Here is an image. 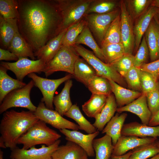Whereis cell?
Segmentation results:
<instances>
[{"label": "cell", "instance_id": "obj_1", "mask_svg": "<svg viewBox=\"0 0 159 159\" xmlns=\"http://www.w3.org/2000/svg\"><path fill=\"white\" fill-rule=\"evenodd\" d=\"M19 33L38 51L59 33L62 17L56 0H18Z\"/></svg>", "mask_w": 159, "mask_h": 159}, {"label": "cell", "instance_id": "obj_2", "mask_svg": "<svg viewBox=\"0 0 159 159\" xmlns=\"http://www.w3.org/2000/svg\"><path fill=\"white\" fill-rule=\"evenodd\" d=\"M34 112L13 110L3 114L0 123V133L7 148H16L19 138L39 120Z\"/></svg>", "mask_w": 159, "mask_h": 159}, {"label": "cell", "instance_id": "obj_3", "mask_svg": "<svg viewBox=\"0 0 159 159\" xmlns=\"http://www.w3.org/2000/svg\"><path fill=\"white\" fill-rule=\"evenodd\" d=\"M61 137L56 131L39 120L19 138L17 143L22 145V148L24 149L40 144L50 146Z\"/></svg>", "mask_w": 159, "mask_h": 159}, {"label": "cell", "instance_id": "obj_4", "mask_svg": "<svg viewBox=\"0 0 159 159\" xmlns=\"http://www.w3.org/2000/svg\"><path fill=\"white\" fill-rule=\"evenodd\" d=\"M56 1L62 19L59 29L60 32L84 18L92 0H57Z\"/></svg>", "mask_w": 159, "mask_h": 159}, {"label": "cell", "instance_id": "obj_5", "mask_svg": "<svg viewBox=\"0 0 159 159\" xmlns=\"http://www.w3.org/2000/svg\"><path fill=\"white\" fill-rule=\"evenodd\" d=\"M79 54L95 70L97 75L111 80L120 85L126 87L127 84L124 79L111 65L104 62L94 53L80 44L73 46Z\"/></svg>", "mask_w": 159, "mask_h": 159}, {"label": "cell", "instance_id": "obj_6", "mask_svg": "<svg viewBox=\"0 0 159 159\" xmlns=\"http://www.w3.org/2000/svg\"><path fill=\"white\" fill-rule=\"evenodd\" d=\"M79 57L73 46H62L52 59L45 64L43 72L46 77L60 71L73 75L75 62Z\"/></svg>", "mask_w": 159, "mask_h": 159}, {"label": "cell", "instance_id": "obj_7", "mask_svg": "<svg viewBox=\"0 0 159 159\" xmlns=\"http://www.w3.org/2000/svg\"><path fill=\"white\" fill-rule=\"evenodd\" d=\"M34 85V82L32 80L24 87L13 90L8 94L1 104L0 114L14 107L26 108L34 112L37 107L32 103L30 98V92Z\"/></svg>", "mask_w": 159, "mask_h": 159}, {"label": "cell", "instance_id": "obj_8", "mask_svg": "<svg viewBox=\"0 0 159 159\" xmlns=\"http://www.w3.org/2000/svg\"><path fill=\"white\" fill-rule=\"evenodd\" d=\"M34 82V85L40 90L43 98L41 101L43 102L46 107L54 110L53 100L55 92L58 87L62 83L71 79L72 75L69 74L64 77L56 79H49L43 78L32 73L28 75Z\"/></svg>", "mask_w": 159, "mask_h": 159}, {"label": "cell", "instance_id": "obj_9", "mask_svg": "<svg viewBox=\"0 0 159 159\" xmlns=\"http://www.w3.org/2000/svg\"><path fill=\"white\" fill-rule=\"evenodd\" d=\"M120 13L119 10L116 9L106 14H86L84 18L91 33L101 44L107 29Z\"/></svg>", "mask_w": 159, "mask_h": 159}, {"label": "cell", "instance_id": "obj_10", "mask_svg": "<svg viewBox=\"0 0 159 159\" xmlns=\"http://www.w3.org/2000/svg\"><path fill=\"white\" fill-rule=\"evenodd\" d=\"M46 64L41 59L31 60L22 57L14 62H1L0 65L12 72L17 79L23 82L24 78L32 73L43 72Z\"/></svg>", "mask_w": 159, "mask_h": 159}, {"label": "cell", "instance_id": "obj_11", "mask_svg": "<svg viewBox=\"0 0 159 159\" xmlns=\"http://www.w3.org/2000/svg\"><path fill=\"white\" fill-rule=\"evenodd\" d=\"M37 117L59 130L67 129L78 130V125L64 118L57 111L47 108L44 103L40 102L34 112Z\"/></svg>", "mask_w": 159, "mask_h": 159}, {"label": "cell", "instance_id": "obj_12", "mask_svg": "<svg viewBox=\"0 0 159 159\" xmlns=\"http://www.w3.org/2000/svg\"><path fill=\"white\" fill-rule=\"evenodd\" d=\"M121 30L125 54H132L135 47L132 19L128 11L125 1H120Z\"/></svg>", "mask_w": 159, "mask_h": 159}, {"label": "cell", "instance_id": "obj_13", "mask_svg": "<svg viewBox=\"0 0 159 159\" xmlns=\"http://www.w3.org/2000/svg\"><path fill=\"white\" fill-rule=\"evenodd\" d=\"M59 139L50 146L42 145L40 148L33 147L28 149L18 147L11 150V159H52V155L59 146Z\"/></svg>", "mask_w": 159, "mask_h": 159}, {"label": "cell", "instance_id": "obj_14", "mask_svg": "<svg viewBox=\"0 0 159 159\" xmlns=\"http://www.w3.org/2000/svg\"><path fill=\"white\" fill-rule=\"evenodd\" d=\"M59 131L65 136V139L67 141L79 145L85 150L88 156H95V153L92 143L93 140L99 134V131L88 134H84L77 130L67 129L60 130Z\"/></svg>", "mask_w": 159, "mask_h": 159}, {"label": "cell", "instance_id": "obj_15", "mask_svg": "<svg viewBox=\"0 0 159 159\" xmlns=\"http://www.w3.org/2000/svg\"><path fill=\"white\" fill-rule=\"evenodd\" d=\"M156 138H141L134 136L121 135L114 145L112 155H123L128 151L141 145L154 142Z\"/></svg>", "mask_w": 159, "mask_h": 159}, {"label": "cell", "instance_id": "obj_16", "mask_svg": "<svg viewBox=\"0 0 159 159\" xmlns=\"http://www.w3.org/2000/svg\"><path fill=\"white\" fill-rule=\"evenodd\" d=\"M118 113L127 112L133 113L140 118L142 124L148 125L151 117L149 109L146 95L143 94L138 98L124 106L117 107Z\"/></svg>", "mask_w": 159, "mask_h": 159}, {"label": "cell", "instance_id": "obj_17", "mask_svg": "<svg viewBox=\"0 0 159 159\" xmlns=\"http://www.w3.org/2000/svg\"><path fill=\"white\" fill-rule=\"evenodd\" d=\"M67 30V29H66L61 31L39 50L34 53L37 59L41 60L46 64L52 60L61 48Z\"/></svg>", "mask_w": 159, "mask_h": 159}, {"label": "cell", "instance_id": "obj_18", "mask_svg": "<svg viewBox=\"0 0 159 159\" xmlns=\"http://www.w3.org/2000/svg\"><path fill=\"white\" fill-rule=\"evenodd\" d=\"M157 10L158 9L156 8L151 6L136 19L134 26H133L135 50H138L142 38L151 21L156 14Z\"/></svg>", "mask_w": 159, "mask_h": 159}, {"label": "cell", "instance_id": "obj_19", "mask_svg": "<svg viewBox=\"0 0 159 159\" xmlns=\"http://www.w3.org/2000/svg\"><path fill=\"white\" fill-rule=\"evenodd\" d=\"M121 135L157 138L159 135V126L152 127L136 122H131L124 125Z\"/></svg>", "mask_w": 159, "mask_h": 159}, {"label": "cell", "instance_id": "obj_20", "mask_svg": "<svg viewBox=\"0 0 159 159\" xmlns=\"http://www.w3.org/2000/svg\"><path fill=\"white\" fill-rule=\"evenodd\" d=\"M88 156L81 147L70 141L59 146L52 155V159H88Z\"/></svg>", "mask_w": 159, "mask_h": 159}, {"label": "cell", "instance_id": "obj_21", "mask_svg": "<svg viewBox=\"0 0 159 159\" xmlns=\"http://www.w3.org/2000/svg\"><path fill=\"white\" fill-rule=\"evenodd\" d=\"M18 31L17 18L6 19L0 15V39L1 48L8 49L11 41Z\"/></svg>", "mask_w": 159, "mask_h": 159}, {"label": "cell", "instance_id": "obj_22", "mask_svg": "<svg viewBox=\"0 0 159 159\" xmlns=\"http://www.w3.org/2000/svg\"><path fill=\"white\" fill-rule=\"evenodd\" d=\"M117 108L115 97L112 93L108 96L104 106L95 118L93 125L98 130H102L105 125L114 116Z\"/></svg>", "mask_w": 159, "mask_h": 159}, {"label": "cell", "instance_id": "obj_23", "mask_svg": "<svg viewBox=\"0 0 159 159\" xmlns=\"http://www.w3.org/2000/svg\"><path fill=\"white\" fill-rule=\"evenodd\" d=\"M109 80L118 107H121L129 104L142 94V92L127 89L112 80Z\"/></svg>", "mask_w": 159, "mask_h": 159}, {"label": "cell", "instance_id": "obj_24", "mask_svg": "<svg viewBox=\"0 0 159 159\" xmlns=\"http://www.w3.org/2000/svg\"><path fill=\"white\" fill-rule=\"evenodd\" d=\"M7 50L14 53L19 59L29 57L32 60H37L32 47L19 31L15 34Z\"/></svg>", "mask_w": 159, "mask_h": 159}, {"label": "cell", "instance_id": "obj_25", "mask_svg": "<svg viewBox=\"0 0 159 159\" xmlns=\"http://www.w3.org/2000/svg\"><path fill=\"white\" fill-rule=\"evenodd\" d=\"M8 70L0 65V103L5 97L13 90L25 86V83L13 79L7 73Z\"/></svg>", "mask_w": 159, "mask_h": 159}, {"label": "cell", "instance_id": "obj_26", "mask_svg": "<svg viewBox=\"0 0 159 159\" xmlns=\"http://www.w3.org/2000/svg\"><path fill=\"white\" fill-rule=\"evenodd\" d=\"M97 75L94 69L83 58L79 57L74 66L73 77L87 87L90 81Z\"/></svg>", "mask_w": 159, "mask_h": 159}, {"label": "cell", "instance_id": "obj_27", "mask_svg": "<svg viewBox=\"0 0 159 159\" xmlns=\"http://www.w3.org/2000/svg\"><path fill=\"white\" fill-rule=\"evenodd\" d=\"M127 116L126 113L119 114L116 113L114 116L102 131V133H105L110 136L113 145L116 143L121 135V131L124 122Z\"/></svg>", "mask_w": 159, "mask_h": 159}, {"label": "cell", "instance_id": "obj_28", "mask_svg": "<svg viewBox=\"0 0 159 159\" xmlns=\"http://www.w3.org/2000/svg\"><path fill=\"white\" fill-rule=\"evenodd\" d=\"M72 86V81L69 80L65 82L61 92L54 97L53 103L55 110L62 116L68 111L72 105L70 92Z\"/></svg>", "mask_w": 159, "mask_h": 159}, {"label": "cell", "instance_id": "obj_29", "mask_svg": "<svg viewBox=\"0 0 159 159\" xmlns=\"http://www.w3.org/2000/svg\"><path fill=\"white\" fill-rule=\"evenodd\" d=\"M92 145L95 154V159H111L114 145L110 136L105 134L100 138L95 139Z\"/></svg>", "mask_w": 159, "mask_h": 159}, {"label": "cell", "instance_id": "obj_30", "mask_svg": "<svg viewBox=\"0 0 159 159\" xmlns=\"http://www.w3.org/2000/svg\"><path fill=\"white\" fill-rule=\"evenodd\" d=\"M107 96L92 94L90 99L82 105V110L88 117L95 118L104 106Z\"/></svg>", "mask_w": 159, "mask_h": 159}, {"label": "cell", "instance_id": "obj_31", "mask_svg": "<svg viewBox=\"0 0 159 159\" xmlns=\"http://www.w3.org/2000/svg\"><path fill=\"white\" fill-rule=\"evenodd\" d=\"M122 43L120 13L111 22L105 33L101 46Z\"/></svg>", "mask_w": 159, "mask_h": 159}, {"label": "cell", "instance_id": "obj_32", "mask_svg": "<svg viewBox=\"0 0 159 159\" xmlns=\"http://www.w3.org/2000/svg\"><path fill=\"white\" fill-rule=\"evenodd\" d=\"M80 44L85 45L90 47L97 57L105 63L102 49L98 45L87 25L85 27L75 41V44Z\"/></svg>", "mask_w": 159, "mask_h": 159}, {"label": "cell", "instance_id": "obj_33", "mask_svg": "<svg viewBox=\"0 0 159 159\" xmlns=\"http://www.w3.org/2000/svg\"><path fill=\"white\" fill-rule=\"evenodd\" d=\"M64 115L74 120L79 126V129L84 131L88 134H92L97 131V129L84 116L76 104L72 105Z\"/></svg>", "mask_w": 159, "mask_h": 159}, {"label": "cell", "instance_id": "obj_34", "mask_svg": "<svg viewBox=\"0 0 159 159\" xmlns=\"http://www.w3.org/2000/svg\"><path fill=\"white\" fill-rule=\"evenodd\" d=\"M87 87L92 94L108 96L112 93L109 80L97 75L90 81Z\"/></svg>", "mask_w": 159, "mask_h": 159}, {"label": "cell", "instance_id": "obj_35", "mask_svg": "<svg viewBox=\"0 0 159 159\" xmlns=\"http://www.w3.org/2000/svg\"><path fill=\"white\" fill-rule=\"evenodd\" d=\"M105 63L110 65L115 62L125 54L122 43L109 44L101 46Z\"/></svg>", "mask_w": 159, "mask_h": 159}, {"label": "cell", "instance_id": "obj_36", "mask_svg": "<svg viewBox=\"0 0 159 159\" xmlns=\"http://www.w3.org/2000/svg\"><path fill=\"white\" fill-rule=\"evenodd\" d=\"M144 36L151 62L158 59H159V52L153 18L145 32Z\"/></svg>", "mask_w": 159, "mask_h": 159}, {"label": "cell", "instance_id": "obj_37", "mask_svg": "<svg viewBox=\"0 0 159 159\" xmlns=\"http://www.w3.org/2000/svg\"><path fill=\"white\" fill-rule=\"evenodd\" d=\"M87 25L86 21L84 18L69 26L63 38L62 46H73L77 38Z\"/></svg>", "mask_w": 159, "mask_h": 159}, {"label": "cell", "instance_id": "obj_38", "mask_svg": "<svg viewBox=\"0 0 159 159\" xmlns=\"http://www.w3.org/2000/svg\"><path fill=\"white\" fill-rule=\"evenodd\" d=\"M117 3L114 0H92L86 14L92 13L104 14L116 9Z\"/></svg>", "mask_w": 159, "mask_h": 159}, {"label": "cell", "instance_id": "obj_39", "mask_svg": "<svg viewBox=\"0 0 159 159\" xmlns=\"http://www.w3.org/2000/svg\"><path fill=\"white\" fill-rule=\"evenodd\" d=\"M155 142L133 149L128 159H147L157 155L159 150Z\"/></svg>", "mask_w": 159, "mask_h": 159}, {"label": "cell", "instance_id": "obj_40", "mask_svg": "<svg viewBox=\"0 0 159 159\" xmlns=\"http://www.w3.org/2000/svg\"><path fill=\"white\" fill-rule=\"evenodd\" d=\"M151 0H131L126 1L128 11L132 19H137L143 14L151 5Z\"/></svg>", "mask_w": 159, "mask_h": 159}, {"label": "cell", "instance_id": "obj_41", "mask_svg": "<svg viewBox=\"0 0 159 159\" xmlns=\"http://www.w3.org/2000/svg\"><path fill=\"white\" fill-rule=\"evenodd\" d=\"M134 56L125 54L118 61L111 64L123 77L134 66Z\"/></svg>", "mask_w": 159, "mask_h": 159}, {"label": "cell", "instance_id": "obj_42", "mask_svg": "<svg viewBox=\"0 0 159 159\" xmlns=\"http://www.w3.org/2000/svg\"><path fill=\"white\" fill-rule=\"evenodd\" d=\"M17 0H0V13L4 18H17L18 16Z\"/></svg>", "mask_w": 159, "mask_h": 159}, {"label": "cell", "instance_id": "obj_43", "mask_svg": "<svg viewBox=\"0 0 159 159\" xmlns=\"http://www.w3.org/2000/svg\"><path fill=\"white\" fill-rule=\"evenodd\" d=\"M140 69L133 66L127 72L124 78L131 90L142 92L140 82Z\"/></svg>", "mask_w": 159, "mask_h": 159}, {"label": "cell", "instance_id": "obj_44", "mask_svg": "<svg viewBox=\"0 0 159 159\" xmlns=\"http://www.w3.org/2000/svg\"><path fill=\"white\" fill-rule=\"evenodd\" d=\"M149 55V51L144 35L143 36L136 53L134 56V66L139 68L146 63Z\"/></svg>", "mask_w": 159, "mask_h": 159}, {"label": "cell", "instance_id": "obj_45", "mask_svg": "<svg viewBox=\"0 0 159 159\" xmlns=\"http://www.w3.org/2000/svg\"><path fill=\"white\" fill-rule=\"evenodd\" d=\"M140 82L143 94L146 95L157 89V82L153 76L149 73L141 70Z\"/></svg>", "mask_w": 159, "mask_h": 159}, {"label": "cell", "instance_id": "obj_46", "mask_svg": "<svg viewBox=\"0 0 159 159\" xmlns=\"http://www.w3.org/2000/svg\"><path fill=\"white\" fill-rule=\"evenodd\" d=\"M146 96L152 116L159 110V90L157 89L147 93Z\"/></svg>", "mask_w": 159, "mask_h": 159}, {"label": "cell", "instance_id": "obj_47", "mask_svg": "<svg viewBox=\"0 0 159 159\" xmlns=\"http://www.w3.org/2000/svg\"><path fill=\"white\" fill-rule=\"evenodd\" d=\"M139 68L151 74L157 82L159 80V59L150 63H145Z\"/></svg>", "mask_w": 159, "mask_h": 159}, {"label": "cell", "instance_id": "obj_48", "mask_svg": "<svg viewBox=\"0 0 159 159\" xmlns=\"http://www.w3.org/2000/svg\"><path fill=\"white\" fill-rule=\"evenodd\" d=\"M19 59L18 57L14 53L9 51L0 48V60H15Z\"/></svg>", "mask_w": 159, "mask_h": 159}, {"label": "cell", "instance_id": "obj_49", "mask_svg": "<svg viewBox=\"0 0 159 159\" xmlns=\"http://www.w3.org/2000/svg\"><path fill=\"white\" fill-rule=\"evenodd\" d=\"M148 126L152 127L159 126V110L151 116Z\"/></svg>", "mask_w": 159, "mask_h": 159}, {"label": "cell", "instance_id": "obj_50", "mask_svg": "<svg viewBox=\"0 0 159 159\" xmlns=\"http://www.w3.org/2000/svg\"><path fill=\"white\" fill-rule=\"evenodd\" d=\"M153 19L155 21V29L158 49L159 59V22L155 16V15L154 16Z\"/></svg>", "mask_w": 159, "mask_h": 159}, {"label": "cell", "instance_id": "obj_51", "mask_svg": "<svg viewBox=\"0 0 159 159\" xmlns=\"http://www.w3.org/2000/svg\"><path fill=\"white\" fill-rule=\"evenodd\" d=\"M132 152V151L131 150L126 154L121 156H116L112 155L110 159H128L131 155Z\"/></svg>", "mask_w": 159, "mask_h": 159}, {"label": "cell", "instance_id": "obj_52", "mask_svg": "<svg viewBox=\"0 0 159 159\" xmlns=\"http://www.w3.org/2000/svg\"><path fill=\"white\" fill-rule=\"evenodd\" d=\"M150 6H154L159 10V0H152Z\"/></svg>", "mask_w": 159, "mask_h": 159}, {"label": "cell", "instance_id": "obj_53", "mask_svg": "<svg viewBox=\"0 0 159 159\" xmlns=\"http://www.w3.org/2000/svg\"><path fill=\"white\" fill-rule=\"evenodd\" d=\"M0 147L3 148H6L5 142L1 137H0Z\"/></svg>", "mask_w": 159, "mask_h": 159}, {"label": "cell", "instance_id": "obj_54", "mask_svg": "<svg viewBox=\"0 0 159 159\" xmlns=\"http://www.w3.org/2000/svg\"><path fill=\"white\" fill-rule=\"evenodd\" d=\"M150 159H159V153L152 157Z\"/></svg>", "mask_w": 159, "mask_h": 159}, {"label": "cell", "instance_id": "obj_55", "mask_svg": "<svg viewBox=\"0 0 159 159\" xmlns=\"http://www.w3.org/2000/svg\"><path fill=\"white\" fill-rule=\"evenodd\" d=\"M4 153L1 149L0 150V159H4Z\"/></svg>", "mask_w": 159, "mask_h": 159}, {"label": "cell", "instance_id": "obj_56", "mask_svg": "<svg viewBox=\"0 0 159 159\" xmlns=\"http://www.w3.org/2000/svg\"><path fill=\"white\" fill-rule=\"evenodd\" d=\"M155 16L156 17L159 22V10L158 9L155 15Z\"/></svg>", "mask_w": 159, "mask_h": 159}, {"label": "cell", "instance_id": "obj_57", "mask_svg": "<svg viewBox=\"0 0 159 159\" xmlns=\"http://www.w3.org/2000/svg\"><path fill=\"white\" fill-rule=\"evenodd\" d=\"M155 142L158 149L159 153V140H156V141H155Z\"/></svg>", "mask_w": 159, "mask_h": 159}, {"label": "cell", "instance_id": "obj_58", "mask_svg": "<svg viewBox=\"0 0 159 159\" xmlns=\"http://www.w3.org/2000/svg\"><path fill=\"white\" fill-rule=\"evenodd\" d=\"M157 89L159 90V80L157 82Z\"/></svg>", "mask_w": 159, "mask_h": 159}, {"label": "cell", "instance_id": "obj_59", "mask_svg": "<svg viewBox=\"0 0 159 159\" xmlns=\"http://www.w3.org/2000/svg\"><path fill=\"white\" fill-rule=\"evenodd\" d=\"M158 137H159V136H158Z\"/></svg>", "mask_w": 159, "mask_h": 159}]
</instances>
